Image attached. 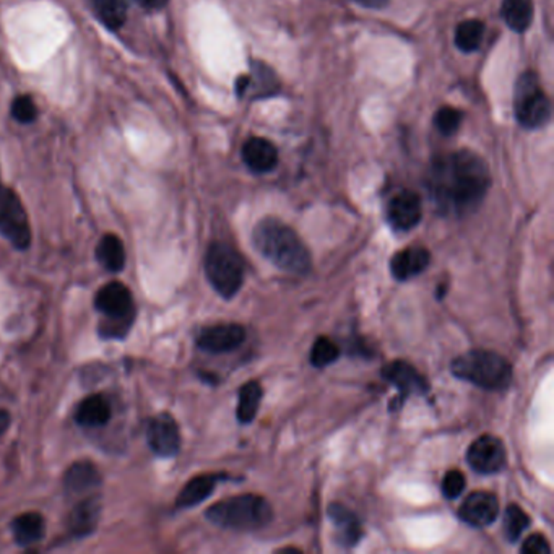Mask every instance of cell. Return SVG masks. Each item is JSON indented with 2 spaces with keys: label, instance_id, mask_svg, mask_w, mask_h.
<instances>
[{
  "label": "cell",
  "instance_id": "26",
  "mask_svg": "<svg viewBox=\"0 0 554 554\" xmlns=\"http://www.w3.org/2000/svg\"><path fill=\"white\" fill-rule=\"evenodd\" d=\"M89 7L99 22L110 30H119L127 18L126 4L122 0H89Z\"/></svg>",
  "mask_w": 554,
  "mask_h": 554
},
{
  "label": "cell",
  "instance_id": "9",
  "mask_svg": "<svg viewBox=\"0 0 554 554\" xmlns=\"http://www.w3.org/2000/svg\"><path fill=\"white\" fill-rule=\"evenodd\" d=\"M466 460L475 472L481 475H495L504 470L507 455L501 439L496 436L478 437L466 452Z\"/></svg>",
  "mask_w": 554,
  "mask_h": 554
},
{
  "label": "cell",
  "instance_id": "30",
  "mask_svg": "<svg viewBox=\"0 0 554 554\" xmlns=\"http://www.w3.org/2000/svg\"><path fill=\"white\" fill-rule=\"evenodd\" d=\"M339 356H340V348L327 337L318 339L310 350V362L316 368H326L329 364L337 361Z\"/></svg>",
  "mask_w": 554,
  "mask_h": 554
},
{
  "label": "cell",
  "instance_id": "29",
  "mask_svg": "<svg viewBox=\"0 0 554 554\" xmlns=\"http://www.w3.org/2000/svg\"><path fill=\"white\" fill-rule=\"evenodd\" d=\"M528 524H530V518L525 514V510L520 509L516 504H510L504 514V532H506L507 539L512 543L517 541Z\"/></svg>",
  "mask_w": 554,
  "mask_h": 554
},
{
  "label": "cell",
  "instance_id": "7",
  "mask_svg": "<svg viewBox=\"0 0 554 554\" xmlns=\"http://www.w3.org/2000/svg\"><path fill=\"white\" fill-rule=\"evenodd\" d=\"M514 112L518 124L525 129H541L551 119V103L545 95L535 72L520 75L514 89Z\"/></svg>",
  "mask_w": 554,
  "mask_h": 554
},
{
  "label": "cell",
  "instance_id": "32",
  "mask_svg": "<svg viewBox=\"0 0 554 554\" xmlns=\"http://www.w3.org/2000/svg\"><path fill=\"white\" fill-rule=\"evenodd\" d=\"M12 118L20 124H31L37 118V104L31 97H18L12 103Z\"/></svg>",
  "mask_w": 554,
  "mask_h": 554
},
{
  "label": "cell",
  "instance_id": "27",
  "mask_svg": "<svg viewBox=\"0 0 554 554\" xmlns=\"http://www.w3.org/2000/svg\"><path fill=\"white\" fill-rule=\"evenodd\" d=\"M260 402H262V387L259 382H247L239 391V402H237V420L243 424L254 422L259 412Z\"/></svg>",
  "mask_w": 554,
  "mask_h": 554
},
{
  "label": "cell",
  "instance_id": "34",
  "mask_svg": "<svg viewBox=\"0 0 554 554\" xmlns=\"http://www.w3.org/2000/svg\"><path fill=\"white\" fill-rule=\"evenodd\" d=\"M520 551L524 554H549L551 553V547H549L548 539L545 538V535L533 533L528 538L525 539Z\"/></svg>",
  "mask_w": 554,
  "mask_h": 554
},
{
  "label": "cell",
  "instance_id": "10",
  "mask_svg": "<svg viewBox=\"0 0 554 554\" xmlns=\"http://www.w3.org/2000/svg\"><path fill=\"white\" fill-rule=\"evenodd\" d=\"M148 445L160 457H172L181 449V433L176 420L168 413H162L147 423Z\"/></svg>",
  "mask_w": 554,
  "mask_h": 554
},
{
  "label": "cell",
  "instance_id": "36",
  "mask_svg": "<svg viewBox=\"0 0 554 554\" xmlns=\"http://www.w3.org/2000/svg\"><path fill=\"white\" fill-rule=\"evenodd\" d=\"M355 2L368 8H382L389 4V0H355Z\"/></svg>",
  "mask_w": 554,
  "mask_h": 554
},
{
  "label": "cell",
  "instance_id": "5",
  "mask_svg": "<svg viewBox=\"0 0 554 554\" xmlns=\"http://www.w3.org/2000/svg\"><path fill=\"white\" fill-rule=\"evenodd\" d=\"M205 275L218 295L231 299L245 281V264L231 246L214 243L205 256Z\"/></svg>",
  "mask_w": 554,
  "mask_h": 554
},
{
  "label": "cell",
  "instance_id": "17",
  "mask_svg": "<svg viewBox=\"0 0 554 554\" xmlns=\"http://www.w3.org/2000/svg\"><path fill=\"white\" fill-rule=\"evenodd\" d=\"M237 93L245 97L247 91H252L256 98L270 97L280 89V83L274 70L260 62H252V72L249 77H239Z\"/></svg>",
  "mask_w": 554,
  "mask_h": 554
},
{
  "label": "cell",
  "instance_id": "33",
  "mask_svg": "<svg viewBox=\"0 0 554 554\" xmlns=\"http://www.w3.org/2000/svg\"><path fill=\"white\" fill-rule=\"evenodd\" d=\"M465 475L460 470H451L445 473L443 481V493L447 499H457L465 489Z\"/></svg>",
  "mask_w": 554,
  "mask_h": 554
},
{
  "label": "cell",
  "instance_id": "28",
  "mask_svg": "<svg viewBox=\"0 0 554 554\" xmlns=\"http://www.w3.org/2000/svg\"><path fill=\"white\" fill-rule=\"evenodd\" d=\"M485 37V25L480 20L462 22L455 30V45L464 52L476 51Z\"/></svg>",
  "mask_w": 554,
  "mask_h": 554
},
{
  "label": "cell",
  "instance_id": "2",
  "mask_svg": "<svg viewBox=\"0 0 554 554\" xmlns=\"http://www.w3.org/2000/svg\"><path fill=\"white\" fill-rule=\"evenodd\" d=\"M254 247L277 268L293 275L310 270V254L295 229L277 218L260 220L252 233Z\"/></svg>",
  "mask_w": 554,
  "mask_h": 554
},
{
  "label": "cell",
  "instance_id": "19",
  "mask_svg": "<svg viewBox=\"0 0 554 554\" xmlns=\"http://www.w3.org/2000/svg\"><path fill=\"white\" fill-rule=\"evenodd\" d=\"M329 517L337 527V539L343 547H355L361 539V524L351 510L339 503L330 504Z\"/></svg>",
  "mask_w": 554,
  "mask_h": 554
},
{
  "label": "cell",
  "instance_id": "18",
  "mask_svg": "<svg viewBox=\"0 0 554 554\" xmlns=\"http://www.w3.org/2000/svg\"><path fill=\"white\" fill-rule=\"evenodd\" d=\"M101 485V473L91 462H77L64 476V486L68 495H85Z\"/></svg>",
  "mask_w": 554,
  "mask_h": 554
},
{
  "label": "cell",
  "instance_id": "23",
  "mask_svg": "<svg viewBox=\"0 0 554 554\" xmlns=\"http://www.w3.org/2000/svg\"><path fill=\"white\" fill-rule=\"evenodd\" d=\"M14 538L20 547H30L45 538V517L37 512H26L12 522Z\"/></svg>",
  "mask_w": 554,
  "mask_h": 554
},
{
  "label": "cell",
  "instance_id": "24",
  "mask_svg": "<svg viewBox=\"0 0 554 554\" xmlns=\"http://www.w3.org/2000/svg\"><path fill=\"white\" fill-rule=\"evenodd\" d=\"M501 16L510 30L524 33L533 20V0H503Z\"/></svg>",
  "mask_w": 554,
  "mask_h": 554
},
{
  "label": "cell",
  "instance_id": "12",
  "mask_svg": "<svg viewBox=\"0 0 554 554\" xmlns=\"http://www.w3.org/2000/svg\"><path fill=\"white\" fill-rule=\"evenodd\" d=\"M423 204L418 193L402 191L387 205V222L395 231H410L422 222Z\"/></svg>",
  "mask_w": 554,
  "mask_h": 554
},
{
  "label": "cell",
  "instance_id": "37",
  "mask_svg": "<svg viewBox=\"0 0 554 554\" xmlns=\"http://www.w3.org/2000/svg\"><path fill=\"white\" fill-rule=\"evenodd\" d=\"M10 426V414L5 410H0V436L7 431Z\"/></svg>",
  "mask_w": 554,
  "mask_h": 554
},
{
  "label": "cell",
  "instance_id": "1",
  "mask_svg": "<svg viewBox=\"0 0 554 554\" xmlns=\"http://www.w3.org/2000/svg\"><path fill=\"white\" fill-rule=\"evenodd\" d=\"M429 197L445 216H466L480 207L491 185L488 164L470 150L439 156L429 170Z\"/></svg>",
  "mask_w": 554,
  "mask_h": 554
},
{
  "label": "cell",
  "instance_id": "6",
  "mask_svg": "<svg viewBox=\"0 0 554 554\" xmlns=\"http://www.w3.org/2000/svg\"><path fill=\"white\" fill-rule=\"evenodd\" d=\"M95 308L103 314L101 337L120 339L124 337L133 324V298L126 285L112 281L98 291Z\"/></svg>",
  "mask_w": 554,
  "mask_h": 554
},
{
  "label": "cell",
  "instance_id": "4",
  "mask_svg": "<svg viewBox=\"0 0 554 554\" xmlns=\"http://www.w3.org/2000/svg\"><path fill=\"white\" fill-rule=\"evenodd\" d=\"M452 374L486 391H503L512 382V366L504 356L486 350H472L457 356Z\"/></svg>",
  "mask_w": 554,
  "mask_h": 554
},
{
  "label": "cell",
  "instance_id": "14",
  "mask_svg": "<svg viewBox=\"0 0 554 554\" xmlns=\"http://www.w3.org/2000/svg\"><path fill=\"white\" fill-rule=\"evenodd\" d=\"M382 377L395 385L400 392L399 399L403 402L408 395H423L429 391L428 381L407 361H393L382 370Z\"/></svg>",
  "mask_w": 554,
  "mask_h": 554
},
{
  "label": "cell",
  "instance_id": "15",
  "mask_svg": "<svg viewBox=\"0 0 554 554\" xmlns=\"http://www.w3.org/2000/svg\"><path fill=\"white\" fill-rule=\"evenodd\" d=\"M431 262V254L426 247L413 246L403 251L397 252L391 262V270L393 278L399 281H407L416 275L423 274Z\"/></svg>",
  "mask_w": 554,
  "mask_h": 554
},
{
  "label": "cell",
  "instance_id": "20",
  "mask_svg": "<svg viewBox=\"0 0 554 554\" xmlns=\"http://www.w3.org/2000/svg\"><path fill=\"white\" fill-rule=\"evenodd\" d=\"M99 514H101L99 497L91 496L89 499H83L82 503L77 504L75 509L70 512L68 517L70 532L74 533L75 537H87L89 533L95 532Z\"/></svg>",
  "mask_w": 554,
  "mask_h": 554
},
{
  "label": "cell",
  "instance_id": "16",
  "mask_svg": "<svg viewBox=\"0 0 554 554\" xmlns=\"http://www.w3.org/2000/svg\"><path fill=\"white\" fill-rule=\"evenodd\" d=\"M243 160L249 170L264 174L278 164V150L267 139L252 137L243 145Z\"/></svg>",
  "mask_w": 554,
  "mask_h": 554
},
{
  "label": "cell",
  "instance_id": "11",
  "mask_svg": "<svg viewBox=\"0 0 554 554\" xmlns=\"http://www.w3.org/2000/svg\"><path fill=\"white\" fill-rule=\"evenodd\" d=\"M246 340L245 327L237 324H218L202 329L197 337L200 350L220 355L241 347Z\"/></svg>",
  "mask_w": 554,
  "mask_h": 554
},
{
  "label": "cell",
  "instance_id": "25",
  "mask_svg": "<svg viewBox=\"0 0 554 554\" xmlns=\"http://www.w3.org/2000/svg\"><path fill=\"white\" fill-rule=\"evenodd\" d=\"M97 259L110 272H119L126 266V249L116 235H106L97 246Z\"/></svg>",
  "mask_w": 554,
  "mask_h": 554
},
{
  "label": "cell",
  "instance_id": "35",
  "mask_svg": "<svg viewBox=\"0 0 554 554\" xmlns=\"http://www.w3.org/2000/svg\"><path fill=\"white\" fill-rule=\"evenodd\" d=\"M132 2L135 5H139V7L148 10V12L162 10L168 4V0H132Z\"/></svg>",
  "mask_w": 554,
  "mask_h": 554
},
{
  "label": "cell",
  "instance_id": "3",
  "mask_svg": "<svg viewBox=\"0 0 554 554\" xmlns=\"http://www.w3.org/2000/svg\"><path fill=\"white\" fill-rule=\"evenodd\" d=\"M205 516L212 524L222 528L256 532L272 522L274 510L262 496L239 495L214 504Z\"/></svg>",
  "mask_w": 554,
  "mask_h": 554
},
{
  "label": "cell",
  "instance_id": "22",
  "mask_svg": "<svg viewBox=\"0 0 554 554\" xmlns=\"http://www.w3.org/2000/svg\"><path fill=\"white\" fill-rule=\"evenodd\" d=\"M220 480H222L220 475H200V476H195L179 493L176 506L181 507V509H187V507H193L197 504L204 503L207 497L212 496Z\"/></svg>",
  "mask_w": 554,
  "mask_h": 554
},
{
  "label": "cell",
  "instance_id": "8",
  "mask_svg": "<svg viewBox=\"0 0 554 554\" xmlns=\"http://www.w3.org/2000/svg\"><path fill=\"white\" fill-rule=\"evenodd\" d=\"M0 235L8 239L16 249L25 251L31 245V228L28 214L22 200L14 191L0 185Z\"/></svg>",
  "mask_w": 554,
  "mask_h": 554
},
{
  "label": "cell",
  "instance_id": "31",
  "mask_svg": "<svg viewBox=\"0 0 554 554\" xmlns=\"http://www.w3.org/2000/svg\"><path fill=\"white\" fill-rule=\"evenodd\" d=\"M462 124V112L454 108H441L434 116V126L443 135H454Z\"/></svg>",
  "mask_w": 554,
  "mask_h": 554
},
{
  "label": "cell",
  "instance_id": "13",
  "mask_svg": "<svg viewBox=\"0 0 554 554\" xmlns=\"http://www.w3.org/2000/svg\"><path fill=\"white\" fill-rule=\"evenodd\" d=\"M497 516H499V501L488 491L472 493L458 509V517L476 528L493 524Z\"/></svg>",
  "mask_w": 554,
  "mask_h": 554
},
{
  "label": "cell",
  "instance_id": "21",
  "mask_svg": "<svg viewBox=\"0 0 554 554\" xmlns=\"http://www.w3.org/2000/svg\"><path fill=\"white\" fill-rule=\"evenodd\" d=\"M110 420H111V403L99 393L87 397L75 412V422L89 428L104 426Z\"/></svg>",
  "mask_w": 554,
  "mask_h": 554
}]
</instances>
